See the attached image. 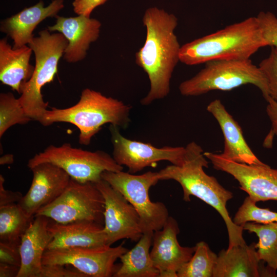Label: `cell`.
<instances>
[{"label":"cell","instance_id":"d6986e66","mask_svg":"<svg viewBox=\"0 0 277 277\" xmlns=\"http://www.w3.org/2000/svg\"><path fill=\"white\" fill-rule=\"evenodd\" d=\"M50 220L43 215L35 216L21 236V264L17 277H40L43 256L52 240L48 229Z\"/></svg>","mask_w":277,"mask_h":277},{"label":"cell","instance_id":"9c48e42d","mask_svg":"<svg viewBox=\"0 0 277 277\" xmlns=\"http://www.w3.org/2000/svg\"><path fill=\"white\" fill-rule=\"evenodd\" d=\"M104 197L94 183L71 178L64 192L34 216L43 215L62 224L89 221L104 225Z\"/></svg>","mask_w":277,"mask_h":277},{"label":"cell","instance_id":"8fae6325","mask_svg":"<svg viewBox=\"0 0 277 277\" xmlns=\"http://www.w3.org/2000/svg\"><path fill=\"white\" fill-rule=\"evenodd\" d=\"M119 127L110 124L109 130L113 145L112 157L120 165L126 166L128 172L134 174L161 161L172 165H182L185 159V147L164 146L157 148L150 143L133 141L123 136Z\"/></svg>","mask_w":277,"mask_h":277},{"label":"cell","instance_id":"5b68a950","mask_svg":"<svg viewBox=\"0 0 277 277\" xmlns=\"http://www.w3.org/2000/svg\"><path fill=\"white\" fill-rule=\"evenodd\" d=\"M38 35L28 44L35 54V68L30 80L22 84L18 100L32 120L40 123L48 106L41 89L53 81L68 41L62 33L51 34L48 29L39 31Z\"/></svg>","mask_w":277,"mask_h":277},{"label":"cell","instance_id":"d6a6232c","mask_svg":"<svg viewBox=\"0 0 277 277\" xmlns=\"http://www.w3.org/2000/svg\"><path fill=\"white\" fill-rule=\"evenodd\" d=\"M267 105L266 106L267 114L271 122V128L267 136L266 137L264 143L267 146L271 139L274 136H277V102L269 97L267 100Z\"/></svg>","mask_w":277,"mask_h":277},{"label":"cell","instance_id":"7a4b0ae2","mask_svg":"<svg viewBox=\"0 0 277 277\" xmlns=\"http://www.w3.org/2000/svg\"><path fill=\"white\" fill-rule=\"evenodd\" d=\"M207 159L202 147L194 142H190L185 147L183 164L166 166L157 172L158 177L160 181L172 180L178 182L182 188L184 201L189 202L190 196H194L217 211L227 229L228 247L246 244L242 226L233 223L226 207L233 193L223 187L214 176L206 173L204 167H208Z\"/></svg>","mask_w":277,"mask_h":277},{"label":"cell","instance_id":"9a60e30c","mask_svg":"<svg viewBox=\"0 0 277 277\" xmlns=\"http://www.w3.org/2000/svg\"><path fill=\"white\" fill-rule=\"evenodd\" d=\"M179 233L177 221L169 216L163 227L153 232L150 256L159 277H177L178 271L195 251V246L183 247L179 244Z\"/></svg>","mask_w":277,"mask_h":277},{"label":"cell","instance_id":"f546056e","mask_svg":"<svg viewBox=\"0 0 277 277\" xmlns=\"http://www.w3.org/2000/svg\"><path fill=\"white\" fill-rule=\"evenodd\" d=\"M256 17L267 45L277 49V17L270 12H261Z\"/></svg>","mask_w":277,"mask_h":277},{"label":"cell","instance_id":"4316f807","mask_svg":"<svg viewBox=\"0 0 277 277\" xmlns=\"http://www.w3.org/2000/svg\"><path fill=\"white\" fill-rule=\"evenodd\" d=\"M32 119L26 114L18 98L11 92L0 94V138L16 124H26Z\"/></svg>","mask_w":277,"mask_h":277},{"label":"cell","instance_id":"484cf974","mask_svg":"<svg viewBox=\"0 0 277 277\" xmlns=\"http://www.w3.org/2000/svg\"><path fill=\"white\" fill-rule=\"evenodd\" d=\"M217 258L206 242L200 241L191 258L178 271L177 277H213Z\"/></svg>","mask_w":277,"mask_h":277},{"label":"cell","instance_id":"83f0119b","mask_svg":"<svg viewBox=\"0 0 277 277\" xmlns=\"http://www.w3.org/2000/svg\"><path fill=\"white\" fill-rule=\"evenodd\" d=\"M256 202L249 196H247L238 209L232 221L238 225L242 226L248 222L260 224L277 223V212L268 208L258 207Z\"/></svg>","mask_w":277,"mask_h":277},{"label":"cell","instance_id":"7402d4cb","mask_svg":"<svg viewBox=\"0 0 277 277\" xmlns=\"http://www.w3.org/2000/svg\"><path fill=\"white\" fill-rule=\"evenodd\" d=\"M33 50L27 45L13 49L7 37L0 40V81L21 94V88L30 80L35 67L29 63Z\"/></svg>","mask_w":277,"mask_h":277},{"label":"cell","instance_id":"1f68e13d","mask_svg":"<svg viewBox=\"0 0 277 277\" xmlns=\"http://www.w3.org/2000/svg\"><path fill=\"white\" fill-rule=\"evenodd\" d=\"M61 265H43L40 277H87L75 269H69Z\"/></svg>","mask_w":277,"mask_h":277},{"label":"cell","instance_id":"603a6c76","mask_svg":"<svg viewBox=\"0 0 277 277\" xmlns=\"http://www.w3.org/2000/svg\"><path fill=\"white\" fill-rule=\"evenodd\" d=\"M153 232L143 233L134 247L120 256L121 264L113 276L159 277L150 256Z\"/></svg>","mask_w":277,"mask_h":277},{"label":"cell","instance_id":"5bb4252c","mask_svg":"<svg viewBox=\"0 0 277 277\" xmlns=\"http://www.w3.org/2000/svg\"><path fill=\"white\" fill-rule=\"evenodd\" d=\"M31 186L17 204L29 216H34L41 208L56 200L68 186L71 177L62 168L50 163L31 168Z\"/></svg>","mask_w":277,"mask_h":277},{"label":"cell","instance_id":"d4e9b609","mask_svg":"<svg viewBox=\"0 0 277 277\" xmlns=\"http://www.w3.org/2000/svg\"><path fill=\"white\" fill-rule=\"evenodd\" d=\"M34 217L27 215L17 203L0 206V242L21 241Z\"/></svg>","mask_w":277,"mask_h":277},{"label":"cell","instance_id":"836d02e7","mask_svg":"<svg viewBox=\"0 0 277 277\" xmlns=\"http://www.w3.org/2000/svg\"><path fill=\"white\" fill-rule=\"evenodd\" d=\"M107 0H74L72 3L73 10L78 15L90 17L96 7L104 4Z\"/></svg>","mask_w":277,"mask_h":277},{"label":"cell","instance_id":"6da1fadb","mask_svg":"<svg viewBox=\"0 0 277 277\" xmlns=\"http://www.w3.org/2000/svg\"><path fill=\"white\" fill-rule=\"evenodd\" d=\"M146 29L143 46L135 54V63L147 74L150 89L141 100L147 106L167 96L172 73L180 61V46L174 30L177 18L157 7L147 9L143 17Z\"/></svg>","mask_w":277,"mask_h":277},{"label":"cell","instance_id":"2e32d148","mask_svg":"<svg viewBox=\"0 0 277 277\" xmlns=\"http://www.w3.org/2000/svg\"><path fill=\"white\" fill-rule=\"evenodd\" d=\"M55 24L48 27L50 32L58 31L68 41L63 57L68 63L84 59L91 43L100 35L101 23L97 19L83 15L65 17L57 15Z\"/></svg>","mask_w":277,"mask_h":277},{"label":"cell","instance_id":"4fadbf2b","mask_svg":"<svg viewBox=\"0 0 277 277\" xmlns=\"http://www.w3.org/2000/svg\"><path fill=\"white\" fill-rule=\"evenodd\" d=\"M94 184L104 199V230L107 245L111 246L124 239L137 242L143 233L140 216L135 208L103 179Z\"/></svg>","mask_w":277,"mask_h":277},{"label":"cell","instance_id":"8992f818","mask_svg":"<svg viewBox=\"0 0 277 277\" xmlns=\"http://www.w3.org/2000/svg\"><path fill=\"white\" fill-rule=\"evenodd\" d=\"M247 84L256 87L266 101L269 97L266 78L250 59L220 60L206 63L196 75L182 82L179 89L182 95L191 96L213 90L230 91Z\"/></svg>","mask_w":277,"mask_h":277},{"label":"cell","instance_id":"ac0fdd59","mask_svg":"<svg viewBox=\"0 0 277 277\" xmlns=\"http://www.w3.org/2000/svg\"><path fill=\"white\" fill-rule=\"evenodd\" d=\"M219 123L224 138V150L221 155L232 161L248 165L263 164L247 144L238 123L228 112L219 99L207 106Z\"/></svg>","mask_w":277,"mask_h":277},{"label":"cell","instance_id":"30bf717a","mask_svg":"<svg viewBox=\"0 0 277 277\" xmlns=\"http://www.w3.org/2000/svg\"><path fill=\"white\" fill-rule=\"evenodd\" d=\"M128 249L123 243L116 247H73L47 249L43 265H71L87 277H111L117 267L116 261Z\"/></svg>","mask_w":277,"mask_h":277},{"label":"cell","instance_id":"8d00e7d4","mask_svg":"<svg viewBox=\"0 0 277 277\" xmlns=\"http://www.w3.org/2000/svg\"><path fill=\"white\" fill-rule=\"evenodd\" d=\"M14 162V156L11 154H7L3 155L0 158V164L1 165L11 164Z\"/></svg>","mask_w":277,"mask_h":277},{"label":"cell","instance_id":"e575fe53","mask_svg":"<svg viewBox=\"0 0 277 277\" xmlns=\"http://www.w3.org/2000/svg\"><path fill=\"white\" fill-rule=\"evenodd\" d=\"M5 179L0 175V206L18 203L23 195L18 191L5 189L4 186Z\"/></svg>","mask_w":277,"mask_h":277},{"label":"cell","instance_id":"ffe728a7","mask_svg":"<svg viewBox=\"0 0 277 277\" xmlns=\"http://www.w3.org/2000/svg\"><path fill=\"white\" fill-rule=\"evenodd\" d=\"M48 229L52 240L47 249L107 245L104 225L98 223L82 221L62 224L50 219Z\"/></svg>","mask_w":277,"mask_h":277},{"label":"cell","instance_id":"ba28073f","mask_svg":"<svg viewBox=\"0 0 277 277\" xmlns=\"http://www.w3.org/2000/svg\"><path fill=\"white\" fill-rule=\"evenodd\" d=\"M101 177L119 191L133 206L140 218L143 233L161 229L169 217L166 205L151 201L149 191L160 181L157 172L134 175L122 171H105Z\"/></svg>","mask_w":277,"mask_h":277},{"label":"cell","instance_id":"e0dca14e","mask_svg":"<svg viewBox=\"0 0 277 277\" xmlns=\"http://www.w3.org/2000/svg\"><path fill=\"white\" fill-rule=\"evenodd\" d=\"M255 243L237 245L222 249L217 254L213 277L273 276L275 272L262 266Z\"/></svg>","mask_w":277,"mask_h":277},{"label":"cell","instance_id":"d590c367","mask_svg":"<svg viewBox=\"0 0 277 277\" xmlns=\"http://www.w3.org/2000/svg\"><path fill=\"white\" fill-rule=\"evenodd\" d=\"M19 267L0 263V277H17Z\"/></svg>","mask_w":277,"mask_h":277},{"label":"cell","instance_id":"52a82bcc","mask_svg":"<svg viewBox=\"0 0 277 277\" xmlns=\"http://www.w3.org/2000/svg\"><path fill=\"white\" fill-rule=\"evenodd\" d=\"M50 163L62 168L71 179L81 183H96L105 171H122L123 166L102 150L90 151L74 148L66 143L59 146L50 145L30 159L27 166L31 169L42 163Z\"/></svg>","mask_w":277,"mask_h":277},{"label":"cell","instance_id":"44dd1931","mask_svg":"<svg viewBox=\"0 0 277 277\" xmlns=\"http://www.w3.org/2000/svg\"><path fill=\"white\" fill-rule=\"evenodd\" d=\"M64 0H53L47 7L40 1L35 5L26 8L1 23V31L13 41V48L29 44L33 39L32 32L36 26L49 17H56L64 7Z\"/></svg>","mask_w":277,"mask_h":277},{"label":"cell","instance_id":"4dcf8cb0","mask_svg":"<svg viewBox=\"0 0 277 277\" xmlns=\"http://www.w3.org/2000/svg\"><path fill=\"white\" fill-rule=\"evenodd\" d=\"M20 244L21 241L0 242V263L20 267L21 264Z\"/></svg>","mask_w":277,"mask_h":277},{"label":"cell","instance_id":"3957f363","mask_svg":"<svg viewBox=\"0 0 277 277\" xmlns=\"http://www.w3.org/2000/svg\"><path fill=\"white\" fill-rule=\"evenodd\" d=\"M256 17H250L181 47L180 61L189 66L220 60H246L267 46Z\"/></svg>","mask_w":277,"mask_h":277},{"label":"cell","instance_id":"f1b7e54d","mask_svg":"<svg viewBox=\"0 0 277 277\" xmlns=\"http://www.w3.org/2000/svg\"><path fill=\"white\" fill-rule=\"evenodd\" d=\"M271 47L269 55L258 66L266 78L269 97L277 102V49Z\"/></svg>","mask_w":277,"mask_h":277},{"label":"cell","instance_id":"277c9868","mask_svg":"<svg viewBox=\"0 0 277 277\" xmlns=\"http://www.w3.org/2000/svg\"><path fill=\"white\" fill-rule=\"evenodd\" d=\"M131 108L121 101L86 88L76 104L67 108L47 110L40 123L44 126L58 122L72 124L79 129V143L88 145L106 124L127 128L130 122Z\"/></svg>","mask_w":277,"mask_h":277},{"label":"cell","instance_id":"7c38bea8","mask_svg":"<svg viewBox=\"0 0 277 277\" xmlns=\"http://www.w3.org/2000/svg\"><path fill=\"white\" fill-rule=\"evenodd\" d=\"M216 170L226 172L235 179L241 190L255 202L277 201V169L263 163L248 165L222 156L221 153L204 152Z\"/></svg>","mask_w":277,"mask_h":277},{"label":"cell","instance_id":"cb8c5ba5","mask_svg":"<svg viewBox=\"0 0 277 277\" xmlns=\"http://www.w3.org/2000/svg\"><path fill=\"white\" fill-rule=\"evenodd\" d=\"M243 230L255 233L259 239L255 248L259 259L266 263L267 266L277 271V223L260 224L248 222Z\"/></svg>","mask_w":277,"mask_h":277}]
</instances>
